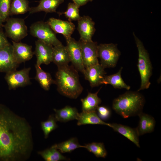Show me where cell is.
I'll return each mask as SVG.
<instances>
[{
  "label": "cell",
  "mask_w": 161,
  "mask_h": 161,
  "mask_svg": "<svg viewBox=\"0 0 161 161\" xmlns=\"http://www.w3.org/2000/svg\"><path fill=\"white\" fill-rule=\"evenodd\" d=\"M31 128L24 117L0 104V161H24L33 149Z\"/></svg>",
  "instance_id": "6da1fadb"
},
{
  "label": "cell",
  "mask_w": 161,
  "mask_h": 161,
  "mask_svg": "<svg viewBox=\"0 0 161 161\" xmlns=\"http://www.w3.org/2000/svg\"><path fill=\"white\" fill-rule=\"evenodd\" d=\"M58 67L55 80L58 91L64 96L76 99L83 90L77 70L68 65Z\"/></svg>",
  "instance_id": "7a4b0ae2"
},
{
  "label": "cell",
  "mask_w": 161,
  "mask_h": 161,
  "mask_svg": "<svg viewBox=\"0 0 161 161\" xmlns=\"http://www.w3.org/2000/svg\"><path fill=\"white\" fill-rule=\"evenodd\" d=\"M143 96L138 91H128L114 99L112 108L124 118L139 116L142 112L145 103Z\"/></svg>",
  "instance_id": "3957f363"
},
{
  "label": "cell",
  "mask_w": 161,
  "mask_h": 161,
  "mask_svg": "<svg viewBox=\"0 0 161 161\" xmlns=\"http://www.w3.org/2000/svg\"><path fill=\"white\" fill-rule=\"evenodd\" d=\"M138 51L137 67L141 78V85L138 91L148 89L151 83L150 78L152 74V66L149 55L141 41L133 32Z\"/></svg>",
  "instance_id": "277c9868"
},
{
  "label": "cell",
  "mask_w": 161,
  "mask_h": 161,
  "mask_svg": "<svg viewBox=\"0 0 161 161\" xmlns=\"http://www.w3.org/2000/svg\"><path fill=\"white\" fill-rule=\"evenodd\" d=\"M30 32L38 40L53 47L62 44L47 22L39 21L34 23L30 27Z\"/></svg>",
  "instance_id": "5b68a950"
},
{
  "label": "cell",
  "mask_w": 161,
  "mask_h": 161,
  "mask_svg": "<svg viewBox=\"0 0 161 161\" xmlns=\"http://www.w3.org/2000/svg\"><path fill=\"white\" fill-rule=\"evenodd\" d=\"M98 47L100 64L104 69L115 67L121 55L117 44L112 43L100 44L98 45Z\"/></svg>",
  "instance_id": "8992f818"
},
{
  "label": "cell",
  "mask_w": 161,
  "mask_h": 161,
  "mask_svg": "<svg viewBox=\"0 0 161 161\" xmlns=\"http://www.w3.org/2000/svg\"><path fill=\"white\" fill-rule=\"evenodd\" d=\"M4 27L7 36L15 42H19L28 34L27 27L22 18H9Z\"/></svg>",
  "instance_id": "52a82bcc"
},
{
  "label": "cell",
  "mask_w": 161,
  "mask_h": 161,
  "mask_svg": "<svg viewBox=\"0 0 161 161\" xmlns=\"http://www.w3.org/2000/svg\"><path fill=\"white\" fill-rule=\"evenodd\" d=\"M83 63L85 68L99 64L98 60V44L93 41L79 40Z\"/></svg>",
  "instance_id": "ba28073f"
},
{
  "label": "cell",
  "mask_w": 161,
  "mask_h": 161,
  "mask_svg": "<svg viewBox=\"0 0 161 161\" xmlns=\"http://www.w3.org/2000/svg\"><path fill=\"white\" fill-rule=\"evenodd\" d=\"M31 68H25L21 70H16L6 73L5 79L8 84L9 89H15L20 87L30 84V78L29 76Z\"/></svg>",
  "instance_id": "9c48e42d"
},
{
  "label": "cell",
  "mask_w": 161,
  "mask_h": 161,
  "mask_svg": "<svg viewBox=\"0 0 161 161\" xmlns=\"http://www.w3.org/2000/svg\"><path fill=\"white\" fill-rule=\"evenodd\" d=\"M66 46L69 55L70 61L77 70L83 73L85 68L82 57L81 50L79 41L71 37L65 38Z\"/></svg>",
  "instance_id": "30bf717a"
},
{
  "label": "cell",
  "mask_w": 161,
  "mask_h": 161,
  "mask_svg": "<svg viewBox=\"0 0 161 161\" xmlns=\"http://www.w3.org/2000/svg\"><path fill=\"white\" fill-rule=\"evenodd\" d=\"M19 64L13 54L12 45L10 43L0 49V71L6 73L16 70Z\"/></svg>",
  "instance_id": "8fae6325"
},
{
  "label": "cell",
  "mask_w": 161,
  "mask_h": 161,
  "mask_svg": "<svg viewBox=\"0 0 161 161\" xmlns=\"http://www.w3.org/2000/svg\"><path fill=\"white\" fill-rule=\"evenodd\" d=\"M35 45L34 54L36 57V64L48 65L52 62L53 47L39 40L35 41Z\"/></svg>",
  "instance_id": "7c38bea8"
},
{
  "label": "cell",
  "mask_w": 161,
  "mask_h": 161,
  "mask_svg": "<svg viewBox=\"0 0 161 161\" xmlns=\"http://www.w3.org/2000/svg\"><path fill=\"white\" fill-rule=\"evenodd\" d=\"M77 21V29L80 35V40L84 41H92V37L96 30L95 22L88 16H81Z\"/></svg>",
  "instance_id": "4fadbf2b"
},
{
  "label": "cell",
  "mask_w": 161,
  "mask_h": 161,
  "mask_svg": "<svg viewBox=\"0 0 161 161\" xmlns=\"http://www.w3.org/2000/svg\"><path fill=\"white\" fill-rule=\"evenodd\" d=\"M83 74L93 88L102 84L106 72L105 69L99 64L85 68Z\"/></svg>",
  "instance_id": "5bb4252c"
},
{
  "label": "cell",
  "mask_w": 161,
  "mask_h": 161,
  "mask_svg": "<svg viewBox=\"0 0 161 161\" xmlns=\"http://www.w3.org/2000/svg\"><path fill=\"white\" fill-rule=\"evenodd\" d=\"M47 22L55 33L62 34L65 38L71 37L75 28V24L69 21L51 18Z\"/></svg>",
  "instance_id": "9a60e30c"
},
{
  "label": "cell",
  "mask_w": 161,
  "mask_h": 161,
  "mask_svg": "<svg viewBox=\"0 0 161 161\" xmlns=\"http://www.w3.org/2000/svg\"><path fill=\"white\" fill-rule=\"evenodd\" d=\"M14 57L17 62L19 64L30 60L34 52L32 47L26 44L12 41Z\"/></svg>",
  "instance_id": "2e32d148"
},
{
  "label": "cell",
  "mask_w": 161,
  "mask_h": 161,
  "mask_svg": "<svg viewBox=\"0 0 161 161\" xmlns=\"http://www.w3.org/2000/svg\"><path fill=\"white\" fill-rule=\"evenodd\" d=\"M110 127L121 134L134 143L137 146L140 148L139 135L136 128L117 123H110Z\"/></svg>",
  "instance_id": "e0dca14e"
},
{
  "label": "cell",
  "mask_w": 161,
  "mask_h": 161,
  "mask_svg": "<svg viewBox=\"0 0 161 161\" xmlns=\"http://www.w3.org/2000/svg\"><path fill=\"white\" fill-rule=\"evenodd\" d=\"M140 120L136 128L139 136L151 133L154 130L156 122L151 116L142 112L138 116Z\"/></svg>",
  "instance_id": "ac0fdd59"
},
{
  "label": "cell",
  "mask_w": 161,
  "mask_h": 161,
  "mask_svg": "<svg viewBox=\"0 0 161 161\" xmlns=\"http://www.w3.org/2000/svg\"><path fill=\"white\" fill-rule=\"evenodd\" d=\"M52 62L58 67L68 65L70 61L66 46L62 44L53 47Z\"/></svg>",
  "instance_id": "d6986e66"
},
{
  "label": "cell",
  "mask_w": 161,
  "mask_h": 161,
  "mask_svg": "<svg viewBox=\"0 0 161 161\" xmlns=\"http://www.w3.org/2000/svg\"><path fill=\"white\" fill-rule=\"evenodd\" d=\"M77 125L78 126L86 124H99L110 126V123L105 122L98 117L96 111L84 112L79 114Z\"/></svg>",
  "instance_id": "ffe728a7"
},
{
  "label": "cell",
  "mask_w": 161,
  "mask_h": 161,
  "mask_svg": "<svg viewBox=\"0 0 161 161\" xmlns=\"http://www.w3.org/2000/svg\"><path fill=\"white\" fill-rule=\"evenodd\" d=\"M64 0H40L39 4L36 7H30V14L44 11L46 13L57 12L56 10Z\"/></svg>",
  "instance_id": "44dd1931"
},
{
  "label": "cell",
  "mask_w": 161,
  "mask_h": 161,
  "mask_svg": "<svg viewBox=\"0 0 161 161\" xmlns=\"http://www.w3.org/2000/svg\"><path fill=\"white\" fill-rule=\"evenodd\" d=\"M55 117L57 121L66 122L77 120L79 113L75 107L67 106L59 109H54Z\"/></svg>",
  "instance_id": "7402d4cb"
},
{
  "label": "cell",
  "mask_w": 161,
  "mask_h": 161,
  "mask_svg": "<svg viewBox=\"0 0 161 161\" xmlns=\"http://www.w3.org/2000/svg\"><path fill=\"white\" fill-rule=\"evenodd\" d=\"M100 89L95 93L89 92L85 98L81 99L82 112L96 111L97 107L101 102V99L98 96Z\"/></svg>",
  "instance_id": "603a6c76"
},
{
  "label": "cell",
  "mask_w": 161,
  "mask_h": 161,
  "mask_svg": "<svg viewBox=\"0 0 161 161\" xmlns=\"http://www.w3.org/2000/svg\"><path fill=\"white\" fill-rule=\"evenodd\" d=\"M123 67H121L116 73L109 75H105L102 84H110L115 89H125L129 90L130 86L124 81L121 76Z\"/></svg>",
  "instance_id": "cb8c5ba5"
},
{
  "label": "cell",
  "mask_w": 161,
  "mask_h": 161,
  "mask_svg": "<svg viewBox=\"0 0 161 161\" xmlns=\"http://www.w3.org/2000/svg\"><path fill=\"white\" fill-rule=\"evenodd\" d=\"M35 67L36 71L35 79L43 89L46 91L49 90L52 84H55V80L52 79L49 73L43 70L40 66L36 64Z\"/></svg>",
  "instance_id": "d4e9b609"
},
{
  "label": "cell",
  "mask_w": 161,
  "mask_h": 161,
  "mask_svg": "<svg viewBox=\"0 0 161 161\" xmlns=\"http://www.w3.org/2000/svg\"><path fill=\"white\" fill-rule=\"evenodd\" d=\"M59 150L61 153H69L79 148H84V145H80L77 139L72 137L65 141L52 146Z\"/></svg>",
  "instance_id": "484cf974"
},
{
  "label": "cell",
  "mask_w": 161,
  "mask_h": 161,
  "mask_svg": "<svg viewBox=\"0 0 161 161\" xmlns=\"http://www.w3.org/2000/svg\"><path fill=\"white\" fill-rule=\"evenodd\" d=\"M38 153L46 161H59L69 160L52 146L43 151H39Z\"/></svg>",
  "instance_id": "4316f807"
},
{
  "label": "cell",
  "mask_w": 161,
  "mask_h": 161,
  "mask_svg": "<svg viewBox=\"0 0 161 161\" xmlns=\"http://www.w3.org/2000/svg\"><path fill=\"white\" fill-rule=\"evenodd\" d=\"M29 3L27 0H12L10 15L23 14L29 11Z\"/></svg>",
  "instance_id": "83f0119b"
},
{
  "label": "cell",
  "mask_w": 161,
  "mask_h": 161,
  "mask_svg": "<svg viewBox=\"0 0 161 161\" xmlns=\"http://www.w3.org/2000/svg\"><path fill=\"white\" fill-rule=\"evenodd\" d=\"M84 146V148L93 154L97 157L105 158L107 155V151L103 143L92 142Z\"/></svg>",
  "instance_id": "f1b7e54d"
},
{
  "label": "cell",
  "mask_w": 161,
  "mask_h": 161,
  "mask_svg": "<svg viewBox=\"0 0 161 161\" xmlns=\"http://www.w3.org/2000/svg\"><path fill=\"white\" fill-rule=\"evenodd\" d=\"M79 7L74 3H69L66 11L64 12H57L61 15H64L68 21H76L78 20L81 16L79 14Z\"/></svg>",
  "instance_id": "f546056e"
},
{
  "label": "cell",
  "mask_w": 161,
  "mask_h": 161,
  "mask_svg": "<svg viewBox=\"0 0 161 161\" xmlns=\"http://www.w3.org/2000/svg\"><path fill=\"white\" fill-rule=\"evenodd\" d=\"M56 122L54 115L51 114L46 121L41 122V129L45 139L48 138L51 132L58 127Z\"/></svg>",
  "instance_id": "4dcf8cb0"
},
{
  "label": "cell",
  "mask_w": 161,
  "mask_h": 161,
  "mask_svg": "<svg viewBox=\"0 0 161 161\" xmlns=\"http://www.w3.org/2000/svg\"><path fill=\"white\" fill-rule=\"evenodd\" d=\"M12 0H0V15L2 20L5 21L10 15Z\"/></svg>",
  "instance_id": "1f68e13d"
},
{
  "label": "cell",
  "mask_w": 161,
  "mask_h": 161,
  "mask_svg": "<svg viewBox=\"0 0 161 161\" xmlns=\"http://www.w3.org/2000/svg\"><path fill=\"white\" fill-rule=\"evenodd\" d=\"M96 111L98 117L103 120L108 119L111 115L110 109L106 106H98Z\"/></svg>",
  "instance_id": "d6a6232c"
},
{
  "label": "cell",
  "mask_w": 161,
  "mask_h": 161,
  "mask_svg": "<svg viewBox=\"0 0 161 161\" xmlns=\"http://www.w3.org/2000/svg\"><path fill=\"white\" fill-rule=\"evenodd\" d=\"M9 44L4 33L0 31V49L6 47Z\"/></svg>",
  "instance_id": "836d02e7"
},
{
  "label": "cell",
  "mask_w": 161,
  "mask_h": 161,
  "mask_svg": "<svg viewBox=\"0 0 161 161\" xmlns=\"http://www.w3.org/2000/svg\"><path fill=\"white\" fill-rule=\"evenodd\" d=\"M74 3L79 7L83 6L89 2L92 1L93 0H72Z\"/></svg>",
  "instance_id": "e575fe53"
},
{
  "label": "cell",
  "mask_w": 161,
  "mask_h": 161,
  "mask_svg": "<svg viewBox=\"0 0 161 161\" xmlns=\"http://www.w3.org/2000/svg\"><path fill=\"white\" fill-rule=\"evenodd\" d=\"M3 21L2 20V19L1 17L0 16V27L1 26L2 24V23L3 22Z\"/></svg>",
  "instance_id": "d590c367"
}]
</instances>
